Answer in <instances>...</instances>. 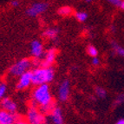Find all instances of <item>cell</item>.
<instances>
[{
	"mask_svg": "<svg viewBox=\"0 0 124 124\" xmlns=\"http://www.w3.org/2000/svg\"><path fill=\"white\" fill-rule=\"evenodd\" d=\"M30 103L38 107L43 113H44L47 116H49V114L56 106L49 84L34 86V89L31 92Z\"/></svg>",
	"mask_w": 124,
	"mask_h": 124,
	"instance_id": "cell-1",
	"label": "cell"
},
{
	"mask_svg": "<svg viewBox=\"0 0 124 124\" xmlns=\"http://www.w3.org/2000/svg\"><path fill=\"white\" fill-rule=\"evenodd\" d=\"M31 73L33 86L49 84L55 78V70L51 66H37L31 70Z\"/></svg>",
	"mask_w": 124,
	"mask_h": 124,
	"instance_id": "cell-2",
	"label": "cell"
},
{
	"mask_svg": "<svg viewBox=\"0 0 124 124\" xmlns=\"http://www.w3.org/2000/svg\"><path fill=\"white\" fill-rule=\"evenodd\" d=\"M24 118L29 124H48L47 116L39 108L31 103L28 106Z\"/></svg>",
	"mask_w": 124,
	"mask_h": 124,
	"instance_id": "cell-3",
	"label": "cell"
},
{
	"mask_svg": "<svg viewBox=\"0 0 124 124\" xmlns=\"http://www.w3.org/2000/svg\"><path fill=\"white\" fill-rule=\"evenodd\" d=\"M33 65V62L29 58H23L12 64L9 69V73L12 77H18L23 73L30 71Z\"/></svg>",
	"mask_w": 124,
	"mask_h": 124,
	"instance_id": "cell-4",
	"label": "cell"
},
{
	"mask_svg": "<svg viewBox=\"0 0 124 124\" xmlns=\"http://www.w3.org/2000/svg\"><path fill=\"white\" fill-rule=\"evenodd\" d=\"M44 44L40 40H33L31 44V55L33 58V64L37 66L41 65V60L44 56Z\"/></svg>",
	"mask_w": 124,
	"mask_h": 124,
	"instance_id": "cell-5",
	"label": "cell"
},
{
	"mask_svg": "<svg viewBox=\"0 0 124 124\" xmlns=\"http://www.w3.org/2000/svg\"><path fill=\"white\" fill-rule=\"evenodd\" d=\"M50 4L49 3L41 1V2H35L31 4V6L26 10V15L31 17H38L43 13H44L49 9Z\"/></svg>",
	"mask_w": 124,
	"mask_h": 124,
	"instance_id": "cell-6",
	"label": "cell"
},
{
	"mask_svg": "<svg viewBox=\"0 0 124 124\" xmlns=\"http://www.w3.org/2000/svg\"><path fill=\"white\" fill-rule=\"evenodd\" d=\"M31 85H32V79H31V73L30 70L18 77L16 88L17 90H25L29 89Z\"/></svg>",
	"mask_w": 124,
	"mask_h": 124,
	"instance_id": "cell-7",
	"label": "cell"
},
{
	"mask_svg": "<svg viewBox=\"0 0 124 124\" xmlns=\"http://www.w3.org/2000/svg\"><path fill=\"white\" fill-rule=\"evenodd\" d=\"M58 99L61 101H68L70 95V83L69 80H64L60 83L57 90Z\"/></svg>",
	"mask_w": 124,
	"mask_h": 124,
	"instance_id": "cell-8",
	"label": "cell"
},
{
	"mask_svg": "<svg viewBox=\"0 0 124 124\" xmlns=\"http://www.w3.org/2000/svg\"><path fill=\"white\" fill-rule=\"evenodd\" d=\"M57 56V50L55 47L50 48L48 50H46L44 53V56L41 60L42 66H51L55 62Z\"/></svg>",
	"mask_w": 124,
	"mask_h": 124,
	"instance_id": "cell-9",
	"label": "cell"
},
{
	"mask_svg": "<svg viewBox=\"0 0 124 124\" xmlns=\"http://www.w3.org/2000/svg\"><path fill=\"white\" fill-rule=\"evenodd\" d=\"M20 117L18 114L10 113L1 108L0 109V124H13Z\"/></svg>",
	"mask_w": 124,
	"mask_h": 124,
	"instance_id": "cell-10",
	"label": "cell"
},
{
	"mask_svg": "<svg viewBox=\"0 0 124 124\" xmlns=\"http://www.w3.org/2000/svg\"><path fill=\"white\" fill-rule=\"evenodd\" d=\"M49 117L52 124H64V118L61 108L56 106L49 114Z\"/></svg>",
	"mask_w": 124,
	"mask_h": 124,
	"instance_id": "cell-11",
	"label": "cell"
},
{
	"mask_svg": "<svg viewBox=\"0 0 124 124\" xmlns=\"http://www.w3.org/2000/svg\"><path fill=\"white\" fill-rule=\"evenodd\" d=\"M0 106H1V108H2L3 109L10 112V113H14V114H17V102L10 97H7V96L5 97V96H4V97L1 100Z\"/></svg>",
	"mask_w": 124,
	"mask_h": 124,
	"instance_id": "cell-12",
	"label": "cell"
},
{
	"mask_svg": "<svg viewBox=\"0 0 124 124\" xmlns=\"http://www.w3.org/2000/svg\"><path fill=\"white\" fill-rule=\"evenodd\" d=\"M43 37L47 40H50V41H57L58 36H59V30L56 27H50L47 28L43 31L42 34Z\"/></svg>",
	"mask_w": 124,
	"mask_h": 124,
	"instance_id": "cell-13",
	"label": "cell"
},
{
	"mask_svg": "<svg viewBox=\"0 0 124 124\" xmlns=\"http://www.w3.org/2000/svg\"><path fill=\"white\" fill-rule=\"evenodd\" d=\"M73 9L70 5H63L58 8L57 10V14L62 17H69L70 15L73 14Z\"/></svg>",
	"mask_w": 124,
	"mask_h": 124,
	"instance_id": "cell-14",
	"label": "cell"
},
{
	"mask_svg": "<svg viewBox=\"0 0 124 124\" xmlns=\"http://www.w3.org/2000/svg\"><path fill=\"white\" fill-rule=\"evenodd\" d=\"M111 47L115 54L124 57V48L122 47V46H121L120 44H118L116 42H112Z\"/></svg>",
	"mask_w": 124,
	"mask_h": 124,
	"instance_id": "cell-15",
	"label": "cell"
},
{
	"mask_svg": "<svg viewBox=\"0 0 124 124\" xmlns=\"http://www.w3.org/2000/svg\"><path fill=\"white\" fill-rule=\"evenodd\" d=\"M75 17L77 19L78 22L80 23H83L85 21L88 19V13L85 12V11H83V10H79V11H76L75 12Z\"/></svg>",
	"mask_w": 124,
	"mask_h": 124,
	"instance_id": "cell-16",
	"label": "cell"
},
{
	"mask_svg": "<svg viewBox=\"0 0 124 124\" xmlns=\"http://www.w3.org/2000/svg\"><path fill=\"white\" fill-rule=\"evenodd\" d=\"M95 93L98 98L100 99H104L107 96V91L102 87H96L95 89Z\"/></svg>",
	"mask_w": 124,
	"mask_h": 124,
	"instance_id": "cell-17",
	"label": "cell"
},
{
	"mask_svg": "<svg viewBox=\"0 0 124 124\" xmlns=\"http://www.w3.org/2000/svg\"><path fill=\"white\" fill-rule=\"evenodd\" d=\"M86 50H87L88 55H89V56H91V57H95V56H98V50L94 45H91V44L88 45Z\"/></svg>",
	"mask_w": 124,
	"mask_h": 124,
	"instance_id": "cell-18",
	"label": "cell"
},
{
	"mask_svg": "<svg viewBox=\"0 0 124 124\" xmlns=\"http://www.w3.org/2000/svg\"><path fill=\"white\" fill-rule=\"evenodd\" d=\"M6 91H7L6 83H4V82H1V83H0V99L1 100L5 96Z\"/></svg>",
	"mask_w": 124,
	"mask_h": 124,
	"instance_id": "cell-19",
	"label": "cell"
},
{
	"mask_svg": "<svg viewBox=\"0 0 124 124\" xmlns=\"http://www.w3.org/2000/svg\"><path fill=\"white\" fill-rule=\"evenodd\" d=\"M124 102V94H122V95H118L117 97L116 98L114 101L115 105H121Z\"/></svg>",
	"mask_w": 124,
	"mask_h": 124,
	"instance_id": "cell-20",
	"label": "cell"
},
{
	"mask_svg": "<svg viewBox=\"0 0 124 124\" xmlns=\"http://www.w3.org/2000/svg\"><path fill=\"white\" fill-rule=\"evenodd\" d=\"M13 124H29L28 123V122H27L26 120H25L24 117H22V116H20V117L17 119L16 122H14Z\"/></svg>",
	"mask_w": 124,
	"mask_h": 124,
	"instance_id": "cell-21",
	"label": "cell"
},
{
	"mask_svg": "<svg viewBox=\"0 0 124 124\" xmlns=\"http://www.w3.org/2000/svg\"><path fill=\"white\" fill-rule=\"evenodd\" d=\"M106 1H107L108 4L114 5V6L119 7V4H120V3H121L122 0H106Z\"/></svg>",
	"mask_w": 124,
	"mask_h": 124,
	"instance_id": "cell-22",
	"label": "cell"
},
{
	"mask_svg": "<svg viewBox=\"0 0 124 124\" xmlns=\"http://www.w3.org/2000/svg\"><path fill=\"white\" fill-rule=\"evenodd\" d=\"M91 63L94 66H98L100 64V59L98 58V56H95V57H92V61H91Z\"/></svg>",
	"mask_w": 124,
	"mask_h": 124,
	"instance_id": "cell-23",
	"label": "cell"
},
{
	"mask_svg": "<svg viewBox=\"0 0 124 124\" xmlns=\"http://www.w3.org/2000/svg\"><path fill=\"white\" fill-rule=\"evenodd\" d=\"M19 4H20L19 0H11V1H10V5H11L12 7H14V8L18 7Z\"/></svg>",
	"mask_w": 124,
	"mask_h": 124,
	"instance_id": "cell-24",
	"label": "cell"
},
{
	"mask_svg": "<svg viewBox=\"0 0 124 124\" xmlns=\"http://www.w3.org/2000/svg\"><path fill=\"white\" fill-rule=\"evenodd\" d=\"M119 8L121 9V10H124V0H122L120 3V4H119Z\"/></svg>",
	"mask_w": 124,
	"mask_h": 124,
	"instance_id": "cell-25",
	"label": "cell"
},
{
	"mask_svg": "<svg viewBox=\"0 0 124 124\" xmlns=\"http://www.w3.org/2000/svg\"><path fill=\"white\" fill-rule=\"evenodd\" d=\"M116 124H124V119H120L116 122Z\"/></svg>",
	"mask_w": 124,
	"mask_h": 124,
	"instance_id": "cell-26",
	"label": "cell"
},
{
	"mask_svg": "<svg viewBox=\"0 0 124 124\" xmlns=\"http://www.w3.org/2000/svg\"><path fill=\"white\" fill-rule=\"evenodd\" d=\"M84 2L86 3V4H90V3L94 2V0H84Z\"/></svg>",
	"mask_w": 124,
	"mask_h": 124,
	"instance_id": "cell-27",
	"label": "cell"
},
{
	"mask_svg": "<svg viewBox=\"0 0 124 124\" xmlns=\"http://www.w3.org/2000/svg\"><path fill=\"white\" fill-rule=\"evenodd\" d=\"M0 102H1V99H0Z\"/></svg>",
	"mask_w": 124,
	"mask_h": 124,
	"instance_id": "cell-28",
	"label": "cell"
}]
</instances>
